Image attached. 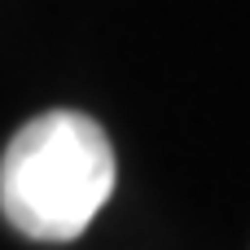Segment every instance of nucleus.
Segmentation results:
<instances>
[{"label": "nucleus", "instance_id": "obj_1", "mask_svg": "<svg viewBox=\"0 0 250 250\" xmlns=\"http://www.w3.org/2000/svg\"><path fill=\"white\" fill-rule=\"evenodd\" d=\"M114 189V149L97 119L48 110L0 158V211L31 242H75Z\"/></svg>", "mask_w": 250, "mask_h": 250}]
</instances>
